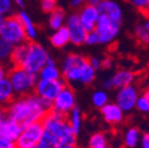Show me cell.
Listing matches in <instances>:
<instances>
[{
  "label": "cell",
  "instance_id": "37",
  "mask_svg": "<svg viewBox=\"0 0 149 148\" xmlns=\"http://www.w3.org/2000/svg\"><path fill=\"white\" fill-rule=\"evenodd\" d=\"M101 65H102V69H105V70L111 69L113 68V59L109 58V57H105L101 61Z\"/></svg>",
  "mask_w": 149,
  "mask_h": 148
},
{
  "label": "cell",
  "instance_id": "7",
  "mask_svg": "<svg viewBox=\"0 0 149 148\" xmlns=\"http://www.w3.org/2000/svg\"><path fill=\"white\" fill-rule=\"evenodd\" d=\"M44 126L43 120L37 121L33 123H30L25 127H23V131L20 136L15 141L17 148H32L37 147L40 141V138L43 135Z\"/></svg>",
  "mask_w": 149,
  "mask_h": 148
},
{
  "label": "cell",
  "instance_id": "13",
  "mask_svg": "<svg viewBox=\"0 0 149 148\" xmlns=\"http://www.w3.org/2000/svg\"><path fill=\"white\" fill-rule=\"evenodd\" d=\"M78 15L81 18V22L83 23L85 30L88 32H91V31H95V29H96L101 12H100L98 7L85 4L83 7H81Z\"/></svg>",
  "mask_w": 149,
  "mask_h": 148
},
{
  "label": "cell",
  "instance_id": "2",
  "mask_svg": "<svg viewBox=\"0 0 149 148\" xmlns=\"http://www.w3.org/2000/svg\"><path fill=\"white\" fill-rule=\"evenodd\" d=\"M62 76L68 83L90 85L96 78V70L90 59L77 53H69L62 62Z\"/></svg>",
  "mask_w": 149,
  "mask_h": 148
},
{
  "label": "cell",
  "instance_id": "17",
  "mask_svg": "<svg viewBox=\"0 0 149 148\" xmlns=\"http://www.w3.org/2000/svg\"><path fill=\"white\" fill-rule=\"evenodd\" d=\"M110 78H111V82H113L114 89H121L123 87L133 84V82L135 81V73L130 70L122 69V70L116 71Z\"/></svg>",
  "mask_w": 149,
  "mask_h": 148
},
{
  "label": "cell",
  "instance_id": "31",
  "mask_svg": "<svg viewBox=\"0 0 149 148\" xmlns=\"http://www.w3.org/2000/svg\"><path fill=\"white\" fill-rule=\"evenodd\" d=\"M40 7L43 12L51 13L53 10L57 8V0H40Z\"/></svg>",
  "mask_w": 149,
  "mask_h": 148
},
{
  "label": "cell",
  "instance_id": "5",
  "mask_svg": "<svg viewBox=\"0 0 149 148\" xmlns=\"http://www.w3.org/2000/svg\"><path fill=\"white\" fill-rule=\"evenodd\" d=\"M0 37H3L4 39L13 44L14 46L30 42L27 39L25 27L17 14L5 18V22L1 26V30H0Z\"/></svg>",
  "mask_w": 149,
  "mask_h": 148
},
{
  "label": "cell",
  "instance_id": "43",
  "mask_svg": "<svg viewBox=\"0 0 149 148\" xmlns=\"http://www.w3.org/2000/svg\"><path fill=\"white\" fill-rule=\"evenodd\" d=\"M103 88H104V89H107V90H111V89H114V88H113V82H111V78H110V77L103 82Z\"/></svg>",
  "mask_w": 149,
  "mask_h": 148
},
{
  "label": "cell",
  "instance_id": "33",
  "mask_svg": "<svg viewBox=\"0 0 149 148\" xmlns=\"http://www.w3.org/2000/svg\"><path fill=\"white\" fill-rule=\"evenodd\" d=\"M84 44H86V45H97V44H101V39H100V36L97 34V32L96 31L88 32Z\"/></svg>",
  "mask_w": 149,
  "mask_h": 148
},
{
  "label": "cell",
  "instance_id": "24",
  "mask_svg": "<svg viewBox=\"0 0 149 148\" xmlns=\"http://www.w3.org/2000/svg\"><path fill=\"white\" fill-rule=\"evenodd\" d=\"M14 45L0 37V64L11 68V58Z\"/></svg>",
  "mask_w": 149,
  "mask_h": 148
},
{
  "label": "cell",
  "instance_id": "10",
  "mask_svg": "<svg viewBox=\"0 0 149 148\" xmlns=\"http://www.w3.org/2000/svg\"><path fill=\"white\" fill-rule=\"evenodd\" d=\"M74 107H76V95L70 85H66L52 102V110L64 115H69Z\"/></svg>",
  "mask_w": 149,
  "mask_h": 148
},
{
  "label": "cell",
  "instance_id": "45",
  "mask_svg": "<svg viewBox=\"0 0 149 148\" xmlns=\"http://www.w3.org/2000/svg\"><path fill=\"white\" fill-rule=\"evenodd\" d=\"M13 3H14L17 6H19V7H24V5H25L24 0H13Z\"/></svg>",
  "mask_w": 149,
  "mask_h": 148
},
{
  "label": "cell",
  "instance_id": "15",
  "mask_svg": "<svg viewBox=\"0 0 149 148\" xmlns=\"http://www.w3.org/2000/svg\"><path fill=\"white\" fill-rule=\"evenodd\" d=\"M22 131H23V127L11 117H7L0 124V136L13 142H15L18 138L20 136Z\"/></svg>",
  "mask_w": 149,
  "mask_h": 148
},
{
  "label": "cell",
  "instance_id": "50",
  "mask_svg": "<svg viewBox=\"0 0 149 148\" xmlns=\"http://www.w3.org/2000/svg\"><path fill=\"white\" fill-rule=\"evenodd\" d=\"M97 148H109V146L107 145V146H102V147H97Z\"/></svg>",
  "mask_w": 149,
  "mask_h": 148
},
{
  "label": "cell",
  "instance_id": "25",
  "mask_svg": "<svg viewBox=\"0 0 149 148\" xmlns=\"http://www.w3.org/2000/svg\"><path fill=\"white\" fill-rule=\"evenodd\" d=\"M141 133L140 131L136 128V127H132L129 128L128 131L124 133V136H123V142H124V146L127 148H135L140 141H141Z\"/></svg>",
  "mask_w": 149,
  "mask_h": 148
},
{
  "label": "cell",
  "instance_id": "48",
  "mask_svg": "<svg viewBox=\"0 0 149 148\" xmlns=\"http://www.w3.org/2000/svg\"><path fill=\"white\" fill-rule=\"evenodd\" d=\"M143 25H144V27H146V29L148 30V32H149V18H148V19L146 20V23H144Z\"/></svg>",
  "mask_w": 149,
  "mask_h": 148
},
{
  "label": "cell",
  "instance_id": "36",
  "mask_svg": "<svg viewBox=\"0 0 149 148\" xmlns=\"http://www.w3.org/2000/svg\"><path fill=\"white\" fill-rule=\"evenodd\" d=\"M0 148H17V145L13 141L6 140L0 136Z\"/></svg>",
  "mask_w": 149,
  "mask_h": 148
},
{
  "label": "cell",
  "instance_id": "38",
  "mask_svg": "<svg viewBox=\"0 0 149 148\" xmlns=\"http://www.w3.org/2000/svg\"><path fill=\"white\" fill-rule=\"evenodd\" d=\"M8 71H10V68L6 66V65H3L0 64V81L6 78L8 76Z\"/></svg>",
  "mask_w": 149,
  "mask_h": 148
},
{
  "label": "cell",
  "instance_id": "16",
  "mask_svg": "<svg viewBox=\"0 0 149 148\" xmlns=\"http://www.w3.org/2000/svg\"><path fill=\"white\" fill-rule=\"evenodd\" d=\"M98 10L101 14H105L113 20L122 23L123 20V12L120 4L115 0H102V3L98 5Z\"/></svg>",
  "mask_w": 149,
  "mask_h": 148
},
{
  "label": "cell",
  "instance_id": "44",
  "mask_svg": "<svg viewBox=\"0 0 149 148\" xmlns=\"http://www.w3.org/2000/svg\"><path fill=\"white\" fill-rule=\"evenodd\" d=\"M85 3H86L88 5H92V6L98 7V5L102 3V0H85Z\"/></svg>",
  "mask_w": 149,
  "mask_h": 148
},
{
  "label": "cell",
  "instance_id": "22",
  "mask_svg": "<svg viewBox=\"0 0 149 148\" xmlns=\"http://www.w3.org/2000/svg\"><path fill=\"white\" fill-rule=\"evenodd\" d=\"M29 43H23L19 45H15L13 49V53H12V58H11V68L12 66H22L25 58H26V54L29 51Z\"/></svg>",
  "mask_w": 149,
  "mask_h": 148
},
{
  "label": "cell",
  "instance_id": "20",
  "mask_svg": "<svg viewBox=\"0 0 149 148\" xmlns=\"http://www.w3.org/2000/svg\"><path fill=\"white\" fill-rule=\"evenodd\" d=\"M18 18L20 19V22L23 23L24 27H25V31H26V34H27V39L30 42H33L37 36H38V31H37V27L33 23V20L31 19V17L25 12V11H19L17 13Z\"/></svg>",
  "mask_w": 149,
  "mask_h": 148
},
{
  "label": "cell",
  "instance_id": "46",
  "mask_svg": "<svg viewBox=\"0 0 149 148\" xmlns=\"http://www.w3.org/2000/svg\"><path fill=\"white\" fill-rule=\"evenodd\" d=\"M5 15L4 14H1L0 13V30H1V26H3V24H4V22H5Z\"/></svg>",
  "mask_w": 149,
  "mask_h": 148
},
{
  "label": "cell",
  "instance_id": "40",
  "mask_svg": "<svg viewBox=\"0 0 149 148\" xmlns=\"http://www.w3.org/2000/svg\"><path fill=\"white\" fill-rule=\"evenodd\" d=\"M141 148H149V134H143L140 141Z\"/></svg>",
  "mask_w": 149,
  "mask_h": 148
},
{
  "label": "cell",
  "instance_id": "51",
  "mask_svg": "<svg viewBox=\"0 0 149 148\" xmlns=\"http://www.w3.org/2000/svg\"><path fill=\"white\" fill-rule=\"evenodd\" d=\"M32 148H38V147H32Z\"/></svg>",
  "mask_w": 149,
  "mask_h": 148
},
{
  "label": "cell",
  "instance_id": "49",
  "mask_svg": "<svg viewBox=\"0 0 149 148\" xmlns=\"http://www.w3.org/2000/svg\"><path fill=\"white\" fill-rule=\"evenodd\" d=\"M143 13L146 14V17H148V18H149V6H148V8H147V10H146Z\"/></svg>",
  "mask_w": 149,
  "mask_h": 148
},
{
  "label": "cell",
  "instance_id": "18",
  "mask_svg": "<svg viewBox=\"0 0 149 148\" xmlns=\"http://www.w3.org/2000/svg\"><path fill=\"white\" fill-rule=\"evenodd\" d=\"M15 97V91L8 77L0 81V105L7 107Z\"/></svg>",
  "mask_w": 149,
  "mask_h": 148
},
{
  "label": "cell",
  "instance_id": "26",
  "mask_svg": "<svg viewBox=\"0 0 149 148\" xmlns=\"http://www.w3.org/2000/svg\"><path fill=\"white\" fill-rule=\"evenodd\" d=\"M39 78L42 80H49V81H56L62 78V70L57 68V65H49L46 64L39 72L38 75Z\"/></svg>",
  "mask_w": 149,
  "mask_h": 148
},
{
  "label": "cell",
  "instance_id": "21",
  "mask_svg": "<svg viewBox=\"0 0 149 148\" xmlns=\"http://www.w3.org/2000/svg\"><path fill=\"white\" fill-rule=\"evenodd\" d=\"M66 23V15H65V11L57 7L56 10H53L50 13L49 17V27L53 31H57L61 27H63Z\"/></svg>",
  "mask_w": 149,
  "mask_h": 148
},
{
  "label": "cell",
  "instance_id": "11",
  "mask_svg": "<svg viewBox=\"0 0 149 148\" xmlns=\"http://www.w3.org/2000/svg\"><path fill=\"white\" fill-rule=\"evenodd\" d=\"M65 26L70 33V43L73 45H82L85 43V38L88 31L85 30L83 23L81 22V18L78 13H72L68 17Z\"/></svg>",
  "mask_w": 149,
  "mask_h": 148
},
{
  "label": "cell",
  "instance_id": "32",
  "mask_svg": "<svg viewBox=\"0 0 149 148\" xmlns=\"http://www.w3.org/2000/svg\"><path fill=\"white\" fill-rule=\"evenodd\" d=\"M136 109L141 113H148L149 112V100L146 98L143 95L139 96L136 102Z\"/></svg>",
  "mask_w": 149,
  "mask_h": 148
},
{
  "label": "cell",
  "instance_id": "28",
  "mask_svg": "<svg viewBox=\"0 0 149 148\" xmlns=\"http://www.w3.org/2000/svg\"><path fill=\"white\" fill-rule=\"evenodd\" d=\"M91 101H92L94 107L101 109L103 105H105L109 102V95H108V92L104 91V90H97L92 94Z\"/></svg>",
  "mask_w": 149,
  "mask_h": 148
},
{
  "label": "cell",
  "instance_id": "9",
  "mask_svg": "<svg viewBox=\"0 0 149 148\" xmlns=\"http://www.w3.org/2000/svg\"><path fill=\"white\" fill-rule=\"evenodd\" d=\"M68 85V82L62 77L56 81H49V80H42L39 78L34 88V94L39 97H43L45 100H49L51 102L54 101V98L59 95V92Z\"/></svg>",
  "mask_w": 149,
  "mask_h": 148
},
{
  "label": "cell",
  "instance_id": "29",
  "mask_svg": "<svg viewBox=\"0 0 149 148\" xmlns=\"http://www.w3.org/2000/svg\"><path fill=\"white\" fill-rule=\"evenodd\" d=\"M107 145H108V140H107L105 134H103V133L92 134L89 140V148H97V147H102V146H107Z\"/></svg>",
  "mask_w": 149,
  "mask_h": 148
},
{
  "label": "cell",
  "instance_id": "19",
  "mask_svg": "<svg viewBox=\"0 0 149 148\" xmlns=\"http://www.w3.org/2000/svg\"><path fill=\"white\" fill-rule=\"evenodd\" d=\"M50 43L56 49L64 47L68 43H70V33H69L68 27L64 25L59 30L54 31L53 34L51 36V38H50Z\"/></svg>",
  "mask_w": 149,
  "mask_h": 148
},
{
  "label": "cell",
  "instance_id": "42",
  "mask_svg": "<svg viewBox=\"0 0 149 148\" xmlns=\"http://www.w3.org/2000/svg\"><path fill=\"white\" fill-rule=\"evenodd\" d=\"M85 5V0H71L70 6L72 8H81Z\"/></svg>",
  "mask_w": 149,
  "mask_h": 148
},
{
  "label": "cell",
  "instance_id": "41",
  "mask_svg": "<svg viewBox=\"0 0 149 148\" xmlns=\"http://www.w3.org/2000/svg\"><path fill=\"white\" fill-rule=\"evenodd\" d=\"M7 117H8L7 108H6V107H3V105H0V124H1Z\"/></svg>",
  "mask_w": 149,
  "mask_h": 148
},
{
  "label": "cell",
  "instance_id": "3",
  "mask_svg": "<svg viewBox=\"0 0 149 148\" xmlns=\"http://www.w3.org/2000/svg\"><path fill=\"white\" fill-rule=\"evenodd\" d=\"M68 115L57 113L54 110L49 112L43 119L44 131L38 143V148H58L59 141L63 136L64 129L68 124Z\"/></svg>",
  "mask_w": 149,
  "mask_h": 148
},
{
  "label": "cell",
  "instance_id": "35",
  "mask_svg": "<svg viewBox=\"0 0 149 148\" xmlns=\"http://www.w3.org/2000/svg\"><path fill=\"white\" fill-rule=\"evenodd\" d=\"M13 0H0V13L6 15L12 11Z\"/></svg>",
  "mask_w": 149,
  "mask_h": 148
},
{
  "label": "cell",
  "instance_id": "27",
  "mask_svg": "<svg viewBox=\"0 0 149 148\" xmlns=\"http://www.w3.org/2000/svg\"><path fill=\"white\" fill-rule=\"evenodd\" d=\"M82 112H81V109L76 105L74 107L71 112L69 113L68 115V120H69V123L70 126L72 127V129L74 131V133H76L77 135L79 134L81 132V129H82Z\"/></svg>",
  "mask_w": 149,
  "mask_h": 148
},
{
  "label": "cell",
  "instance_id": "23",
  "mask_svg": "<svg viewBox=\"0 0 149 148\" xmlns=\"http://www.w3.org/2000/svg\"><path fill=\"white\" fill-rule=\"evenodd\" d=\"M77 141V134L74 133V131L72 129V127L70 126V123L68 122L65 129H64V133L63 136L59 141L58 148H77L76 142Z\"/></svg>",
  "mask_w": 149,
  "mask_h": 148
},
{
  "label": "cell",
  "instance_id": "30",
  "mask_svg": "<svg viewBox=\"0 0 149 148\" xmlns=\"http://www.w3.org/2000/svg\"><path fill=\"white\" fill-rule=\"evenodd\" d=\"M135 37L137 38V40L144 45H148L149 44V32L148 30L144 27L143 24H139L135 26Z\"/></svg>",
  "mask_w": 149,
  "mask_h": 148
},
{
  "label": "cell",
  "instance_id": "14",
  "mask_svg": "<svg viewBox=\"0 0 149 148\" xmlns=\"http://www.w3.org/2000/svg\"><path fill=\"white\" fill-rule=\"evenodd\" d=\"M100 110L103 120L111 126L120 124L124 120V112L116 102H108Z\"/></svg>",
  "mask_w": 149,
  "mask_h": 148
},
{
  "label": "cell",
  "instance_id": "1",
  "mask_svg": "<svg viewBox=\"0 0 149 148\" xmlns=\"http://www.w3.org/2000/svg\"><path fill=\"white\" fill-rule=\"evenodd\" d=\"M6 108L8 117L17 121L22 127H25L30 123L42 121L52 110V102L32 92L17 96Z\"/></svg>",
  "mask_w": 149,
  "mask_h": 148
},
{
  "label": "cell",
  "instance_id": "39",
  "mask_svg": "<svg viewBox=\"0 0 149 148\" xmlns=\"http://www.w3.org/2000/svg\"><path fill=\"white\" fill-rule=\"evenodd\" d=\"M101 61H102V59H100L98 57H92V58H90V63H91V65L94 66V69H95L96 71L100 70V69H102Z\"/></svg>",
  "mask_w": 149,
  "mask_h": 148
},
{
  "label": "cell",
  "instance_id": "8",
  "mask_svg": "<svg viewBox=\"0 0 149 148\" xmlns=\"http://www.w3.org/2000/svg\"><path fill=\"white\" fill-rule=\"evenodd\" d=\"M121 24L122 23L113 20L111 18H109L105 14H101L100 19L97 22V25H96V29H95V31L100 36L101 44L113 43L120 33Z\"/></svg>",
  "mask_w": 149,
  "mask_h": 148
},
{
  "label": "cell",
  "instance_id": "4",
  "mask_svg": "<svg viewBox=\"0 0 149 148\" xmlns=\"http://www.w3.org/2000/svg\"><path fill=\"white\" fill-rule=\"evenodd\" d=\"M8 80L11 81L17 96H23L32 94L34 91L36 84L38 82V75L25 70L20 66H12L8 71Z\"/></svg>",
  "mask_w": 149,
  "mask_h": 148
},
{
  "label": "cell",
  "instance_id": "47",
  "mask_svg": "<svg viewBox=\"0 0 149 148\" xmlns=\"http://www.w3.org/2000/svg\"><path fill=\"white\" fill-rule=\"evenodd\" d=\"M143 96H144L146 98H148V100H149V89H147V90L143 92Z\"/></svg>",
  "mask_w": 149,
  "mask_h": 148
},
{
  "label": "cell",
  "instance_id": "12",
  "mask_svg": "<svg viewBox=\"0 0 149 148\" xmlns=\"http://www.w3.org/2000/svg\"><path fill=\"white\" fill-rule=\"evenodd\" d=\"M137 98H139V92L136 87L130 84L118 89L115 102L122 108L124 113H128V112H132L134 108H136Z\"/></svg>",
  "mask_w": 149,
  "mask_h": 148
},
{
  "label": "cell",
  "instance_id": "6",
  "mask_svg": "<svg viewBox=\"0 0 149 148\" xmlns=\"http://www.w3.org/2000/svg\"><path fill=\"white\" fill-rule=\"evenodd\" d=\"M50 54L47 53L46 49L40 45L39 43L30 42L29 43V51L26 54V58L20 68H24L25 70L34 73V75H39L40 70L46 65V61Z\"/></svg>",
  "mask_w": 149,
  "mask_h": 148
},
{
  "label": "cell",
  "instance_id": "34",
  "mask_svg": "<svg viewBox=\"0 0 149 148\" xmlns=\"http://www.w3.org/2000/svg\"><path fill=\"white\" fill-rule=\"evenodd\" d=\"M127 1L141 12H144L149 6V0H127Z\"/></svg>",
  "mask_w": 149,
  "mask_h": 148
}]
</instances>
